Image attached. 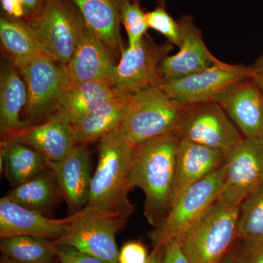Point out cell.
I'll use <instances>...</instances> for the list:
<instances>
[{"label": "cell", "instance_id": "6da1fadb", "mask_svg": "<svg viewBox=\"0 0 263 263\" xmlns=\"http://www.w3.org/2000/svg\"><path fill=\"white\" fill-rule=\"evenodd\" d=\"M180 139L172 132L133 146L129 187L144 193V215L154 228L160 226L171 205Z\"/></svg>", "mask_w": 263, "mask_h": 263}, {"label": "cell", "instance_id": "7a4b0ae2", "mask_svg": "<svg viewBox=\"0 0 263 263\" xmlns=\"http://www.w3.org/2000/svg\"><path fill=\"white\" fill-rule=\"evenodd\" d=\"M133 146L120 129L99 141L98 162L86 206L127 218L133 212L128 193Z\"/></svg>", "mask_w": 263, "mask_h": 263}, {"label": "cell", "instance_id": "3957f363", "mask_svg": "<svg viewBox=\"0 0 263 263\" xmlns=\"http://www.w3.org/2000/svg\"><path fill=\"white\" fill-rule=\"evenodd\" d=\"M24 21L43 53L64 65L73 56L86 27L80 10L71 0H45L35 15Z\"/></svg>", "mask_w": 263, "mask_h": 263}, {"label": "cell", "instance_id": "277c9868", "mask_svg": "<svg viewBox=\"0 0 263 263\" xmlns=\"http://www.w3.org/2000/svg\"><path fill=\"white\" fill-rule=\"evenodd\" d=\"M187 105L166 94L161 86L129 96L120 130L132 146L176 132Z\"/></svg>", "mask_w": 263, "mask_h": 263}, {"label": "cell", "instance_id": "5b68a950", "mask_svg": "<svg viewBox=\"0 0 263 263\" xmlns=\"http://www.w3.org/2000/svg\"><path fill=\"white\" fill-rule=\"evenodd\" d=\"M240 205L221 206L216 201L178 239L190 263H219L238 236Z\"/></svg>", "mask_w": 263, "mask_h": 263}, {"label": "cell", "instance_id": "8992f818", "mask_svg": "<svg viewBox=\"0 0 263 263\" xmlns=\"http://www.w3.org/2000/svg\"><path fill=\"white\" fill-rule=\"evenodd\" d=\"M14 65L25 81L28 94L24 122L29 126L45 122L60 108L70 85L66 66L46 54Z\"/></svg>", "mask_w": 263, "mask_h": 263}, {"label": "cell", "instance_id": "52a82bcc", "mask_svg": "<svg viewBox=\"0 0 263 263\" xmlns=\"http://www.w3.org/2000/svg\"><path fill=\"white\" fill-rule=\"evenodd\" d=\"M72 215L65 233L53 240L55 245L70 246L108 262L119 263L116 235L127 218L89 206Z\"/></svg>", "mask_w": 263, "mask_h": 263}, {"label": "cell", "instance_id": "ba28073f", "mask_svg": "<svg viewBox=\"0 0 263 263\" xmlns=\"http://www.w3.org/2000/svg\"><path fill=\"white\" fill-rule=\"evenodd\" d=\"M224 178L226 163L185 190L171 204L160 226L150 232L148 237L153 245L162 247L179 238L216 201Z\"/></svg>", "mask_w": 263, "mask_h": 263}, {"label": "cell", "instance_id": "9c48e42d", "mask_svg": "<svg viewBox=\"0 0 263 263\" xmlns=\"http://www.w3.org/2000/svg\"><path fill=\"white\" fill-rule=\"evenodd\" d=\"M173 49L174 45L156 43L148 34L136 47L124 48L112 79L117 94L133 95L161 86L164 82L161 65Z\"/></svg>", "mask_w": 263, "mask_h": 263}, {"label": "cell", "instance_id": "30bf717a", "mask_svg": "<svg viewBox=\"0 0 263 263\" xmlns=\"http://www.w3.org/2000/svg\"><path fill=\"white\" fill-rule=\"evenodd\" d=\"M180 138L228 153L245 138L215 102L187 105L176 127Z\"/></svg>", "mask_w": 263, "mask_h": 263}, {"label": "cell", "instance_id": "8fae6325", "mask_svg": "<svg viewBox=\"0 0 263 263\" xmlns=\"http://www.w3.org/2000/svg\"><path fill=\"white\" fill-rule=\"evenodd\" d=\"M226 178L216 202L238 206L263 183V138H243L226 157Z\"/></svg>", "mask_w": 263, "mask_h": 263}, {"label": "cell", "instance_id": "7c38bea8", "mask_svg": "<svg viewBox=\"0 0 263 263\" xmlns=\"http://www.w3.org/2000/svg\"><path fill=\"white\" fill-rule=\"evenodd\" d=\"M252 78V66L220 61L193 75L164 81L161 87L171 98L185 105L216 103L217 99L233 85Z\"/></svg>", "mask_w": 263, "mask_h": 263}, {"label": "cell", "instance_id": "4fadbf2b", "mask_svg": "<svg viewBox=\"0 0 263 263\" xmlns=\"http://www.w3.org/2000/svg\"><path fill=\"white\" fill-rule=\"evenodd\" d=\"M4 138L32 147L50 162L62 160L77 146L72 133V123L61 108H59L45 122L27 126L2 139Z\"/></svg>", "mask_w": 263, "mask_h": 263}, {"label": "cell", "instance_id": "5bb4252c", "mask_svg": "<svg viewBox=\"0 0 263 263\" xmlns=\"http://www.w3.org/2000/svg\"><path fill=\"white\" fill-rule=\"evenodd\" d=\"M49 169L54 175L70 215L84 209L89 201L93 175L88 145H77L68 155L58 162L49 161Z\"/></svg>", "mask_w": 263, "mask_h": 263}, {"label": "cell", "instance_id": "9a60e30c", "mask_svg": "<svg viewBox=\"0 0 263 263\" xmlns=\"http://www.w3.org/2000/svg\"><path fill=\"white\" fill-rule=\"evenodd\" d=\"M179 22L182 29V43L178 53L166 57L161 65L164 81L193 75L221 61L209 51L201 30L195 25L190 15H183Z\"/></svg>", "mask_w": 263, "mask_h": 263}, {"label": "cell", "instance_id": "2e32d148", "mask_svg": "<svg viewBox=\"0 0 263 263\" xmlns=\"http://www.w3.org/2000/svg\"><path fill=\"white\" fill-rule=\"evenodd\" d=\"M115 56L86 26L70 61L66 66L70 84L102 81L112 86Z\"/></svg>", "mask_w": 263, "mask_h": 263}, {"label": "cell", "instance_id": "e0dca14e", "mask_svg": "<svg viewBox=\"0 0 263 263\" xmlns=\"http://www.w3.org/2000/svg\"><path fill=\"white\" fill-rule=\"evenodd\" d=\"M72 215L51 219L3 197L0 200V238L33 235L56 240L65 233Z\"/></svg>", "mask_w": 263, "mask_h": 263}, {"label": "cell", "instance_id": "ac0fdd59", "mask_svg": "<svg viewBox=\"0 0 263 263\" xmlns=\"http://www.w3.org/2000/svg\"><path fill=\"white\" fill-rule=\"evenodd\" d=\"M216 103L245 138L262 137L263 95L252 79L233 85Z\"/></svg>", "mask_w": 263, "mask_h": 263}, {"label": "cell", "instance_id": "d6986e66", "mask_svg": "<svg viewBox=\"0 0 263 263\" xmlns=\"http://www.w3.org/2000/svg\"><path fill=\"white\" fill-rule=\"evenodd\" d=\"M226 157V154L220 151L181 138L176 154L171 205L185 190L224 164Z\"/></svg>", "mask_w": 263, "mask_h": 263}, {"label": "cell", "instance_id": "ffe728a7", "mask_svg": "<svg viewBox=\"0 0 263 263\" xmlns=\"http://www.w3.org/2000/svg\"><path fill=\"white\" fill-rule=\"evenodd\" d=\"M79 8L86 26L115 57L124 49L121 36L120 8L123 0H71Z\"/></svg>", "mask_w": 263, "mask_h": 263}, {"label": "cell", "instance_id": "44dd1931", "mask_svg": "<svg viewBox=\"0 0 263 263\" xmlns=\"http://www.w3.org/2000/svg\"><path fill=\"white\" fill-rule=\"evenodd\" d=\"M28 100L25 81L11 64L2 65L0 74V130L1 137L27 127L22 119Z\"/></svg>", "mask_w": 263, "mask_h": 263}, {"label": "cell", "instance_id": "7402d4cb", "mask_svg": "<svg viewBox=\"0 0 263 263\" xmlns=\"http://www.w3.org/2000/svg\"><path fill=\"white\" fill-rule=\"evenodd\" d=\"M130 95H116L86 117L72 124L74 139L77 145H88L99 141L103 137L120 129Z\"/></svg>", "mask_w": 263, "mask_h": 263}, {"label": "cell", "instance_id": "603a6c76", "mask_svg": "<svg viewBox=\"0 0 263 263\" xmlns=\"http://www.w3.org/2000/svg\"><path fill=\"white\" fill-rule=\"evenodd\" d=\"M1 172L13 187L49 169V160L37 150L14 140L1 141Z\"/></svg>", "mask_w": 263, "mask_h": 263}, {"label": "cell", "instance_id": "cb8c5ba5", "mask_svg": "<svg viewBox=\"0 0 263 263\" xmlns=\"http://www.w3.org/2000/svg\"><path fill=\"white\" fill-rule=\"evenodd\" d=\"M117 95L113 86L102 81L70 84L59 108L67 114L73 124Z\"/></svg>", "mask_w": 263, "mask_h": 263}, {"label": "cell", "instance_id": "d4e9b609", "mask_svg": "<svg viewBox=\"0 0 263 263\" xmlns=\"http://www.w3.org/2000/svg\"><path fill=\"white\" fill-rule=\"evenodd\" d=\"M5 197L24 207L44 214L62 196L54 175L48 169L12 188Z\"/></svg>", "mask_w": 263, "mask_h": 263}, {"label": "cell", "instance_id": "484cf974", "mask_svg": "<svg viewBox=\"0 0 263 263\" xmlns=\"http://www.w3.org/2000/svg\"><path fill=\"white\" fill-rule=\"evenodd\" d=\"M0 40L3 49L14 65L45 54L28 24L22 19L2 16Z\"/></svg>", "mask_w": 263, "mask_h": 263}, {"label": "cell", "instance_id": "4316f807", "mask_svg": "<svg viewBox=\"0 0 263 263\" xmlns=\"http://www.w3.org/2000/svg\"><path fill=\"white\" fill-rule=\"evenodd\" d=\"M3 255L21 263H53L57 259V245L51 238L20 235L1 238Z\"/></svg>", "mask_w": 263, "mask_h": 263}, {"label": "cell", "instance_id": "83f0119b", "mask_svg": "<svg viewBox=\"0 0 263 263\" xmlns=\"http://www.w3.org/2000/svg\"><path fill=\"white\" fill-rule=\"evenodd\" d=\"M238 236H263V183L240 204Z\"/></svg>", "mask_w": 263, "mask_h": 263}, {"label": "cell", "instance_id": "f1b7e54d", "mask_svg": "<svg viewBox=\"0 0 263 263\" xmlns=\"http://www.w3.org/2000/svg\"><path fill=\"white\" fill-rule=\"evenodd\" d=\"M121 22L128 38L129 48H135L147 34L148 28L140 0H123L120 8Z\"/></svg>", "mask_w": 263, "mask_h": 263}, {"label": "cell", "instance_id": "f546056e", "mask_svg": "<svg viewBox=\"0 0 263 263\" xmlns=\"http://www.w3.org/2000/svg\"><path fill=\"white\" fill-rule=\"evenodd\" d=\"M146 18L148 28L160 33L168 43L180 47L183 40L181 24L169 14L164 0H161L155 9L146 13Z\"/></svg>", "mask_w": 263, "mask_h": 263}, {"label": "cell", "instance_id": "4dcf8cb0", "mask_svg": "<svg viewBox=\"0 0 263 263\" xmlns=\"http://www.w3.org/2000/svg\"><path fill=\"white\" fill-rule=\"evenodd\" d=\"M228 255L233 263H263V236H237Z\"/></svg>", "mask_w": 263, "mask_h": 263}, {"label": "cell", "instance_id": "1f68e13d", "mask_svg": "<svg viewBox=\"0 0 263 263\" xmlns=\"http://www.w3.org/2000/svg\"><path fill=\"white\" fill-rule=\"evenodd\" d=\"M57 257L62 263H112L67 245H57Z\"/></svg>", "mask_w": 263, "mask_h": 263}, {"label": "cell", "instance_id": "d6a6232c", "mask_svg": "<svg viewBox=\"0 0 263 263\" xmlns=\"http://www.w3.org/2000/svg\"><path fill=\"white\" fill-rule=\"evenodd\" d=\"M148 255L146 246L141 240L124 243L119 251V263H147Z\"/></svg>", "mask_w": 263, "mask_h": 263}, {"label": "cell", "instance_id": "836d02e7", "mask_svg": "<svg viewBox=\"0 0 263 263\" xmlns=\"http://www.w3.org/2000/svg\"><path fill=\"white\" fill-rule=\"evenodd\" d=\"M161 263H190L178 238L169 240L162 246Z\"/></svg>", "mask_w": 263, "mask_h": 263}, {"label": "cell", "instance_id": "e575fe53", "mask_svg": "<svg viewBox=\"0 0 263 263\" xmlns=\"http://www.w3.org/2000/svg\"><path fill=\"white\" fill-rule=\"evenodd\" d=\"M1 6L7 16L20 20L25 18L23 0H1Z\"/></svg>", "mask_w": 263, "mask_h": 263}, {"label": "cell", "instance_id": "d590c367", "mask_svg": "<svg viewBox=\"0 0 263 263\" xmlns=\"http://www.w3.org/2000/svg\"><path fill=\"white\" fill-rule=\"evenodd\" d=\"M252 80L257 85L263 95V53L257 59L254 65L252 66Z\"/></svg>", "mask_w": 263, "mask_h": 263}, {"label": "cell", "instance_id": "8d00e7d4", "mask_svg": "<svg viewBox=\"0 0 263 263\" xmlns=\"http://www.w3.org/2000/svg\"><path fill=\"white\" fill-rule=\"evenodd\" d=\"M23 1L24 9H25V18L23 20H27L39 11L45 0H23Z\"/></svg>", "mask_w": 263, "mask_h": 263}, {"label": "cell", "instance_id": "74e56055", "mask_svg": "<svg viewBox=\"0 0 263 263\" xmlns=\"http://www.w3.org/2000/svg\"><path fill=\"white\" fill-rule=\"evenodd\" d=\"M162 255V247L154 246V248L149 254L147 263H161Z\"/></svg>", "mask_w": 263, "mask_h": 263}, {"label": "cell", "instance_id": "f35d334b", "mask_svg": "<svg viewBox=\"0 0 263 263\" xmlns=\"http://www.w3.org/2000/svg\"><path fill=\"white\" fill-rule=\"evenodd\" d=\"M0 263H21L18 261L15 260V259L10 258V257H6V256H2L1 259H0Z\"/></svg>", "mask_w": 263, "mask_h": 263}, {"label": "cell", "instance_id": "ab89813d", "mask_svg": "<svg viewBox=\"0 0 263 263\" xmlns=\"http://www.w3.org/2000/svg\"><path fill=\"white\" fill-rule=\"evenodd\" d=\"M219 263H233V261H232L231 258H230V257L229 255L226 256V257H224V259H222V260Z\"/></svg>", "mask_w": 263, "mask_h": 263}, {"label": "cell", "instance_id": "60d3db41", "mask_svg": "<svg viewBox=\"0 0 263 263\" xmlns=\"http://www.w3.org/2000/svg\"><path fill=\"white\" fill-rule=\"evenodd\" d=\"M53 263H62L61 262H60V261L58 260V259H57L56 261H55Z\"/></svg>", "mask_w": 263, "mask_h": 263}, {"label": "cell", "instance_id": "b9f144b4", "mask_svg": "<svg viewBox=\"0 0 263 263\" xmlns=\"http://www.w3.org/2000/svg\"><path fill=\"white\" fill-rule=\"evenodd\" d=\"M262 138H263V133H262Z\"/></svg>", "mask_w": 263, "mask_h": 263}]
</instances>
